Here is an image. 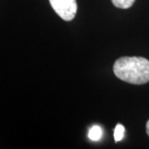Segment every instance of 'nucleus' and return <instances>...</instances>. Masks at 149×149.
Returning <instances> with one entry per match:
<instances>
[{"label":"nucleus","mask_w":149,"mask_h":149,"mask_svg":"<svg viewBox=\"0 0 149 149\" xmlns=\"http://www.w3.org/2000/svg\"><path fill=\"white\" fill-rule=\"evenodd\" d=\"M113 73L118 79L133 85L149 82V61L140 56H123L113 65Z\"/></svg>","instance_id":"nucleus-1"},{"label":"nucleus","mask_w":149,"mask_h":149,"mask_svg":"<svg viewBox=\"0 0 149 149\" xmlns=\"http://www.w3.org/2000/svg\"><path fill=\"white\" fill-rule=\"evenodd\" d=\"M102 133H103L102 128L98 125H95L90 129L89 133H88V137L92 141H98L101 139Z\"/></svg>","instance_id":"nucleus-3"},{"label":"nucleus","mask_w":149,"mask_h":149,"mask_svg":"<svg viewBox=\"0 0 149 149\" xmlns=\"http://www.w3.org/2000/svg\"><path fill=\"white\" fill-rule=\"evenodd\" d=\"M113 4L116 8H122V9H127L132 7L134 3L135 0H111Z\"/></svg>","instance_id":"nucleus-4"},{"label":"nucleus","mask_w":149,"mask_h":149,"mask_svg":"<svg viewBox=\"0 0 149 149\" xmlns=\"http://www.w3.org/2000/svg\"><path fill=\"white\" fill-rule=\"evenodd\" d=\"M124 133H125V128L123 126L122 124L118 123L116 127L114 128V133H113V137L115 139V142L117 143L118 141H121L123 137H124Z\"/></svg>","instance_id":"nucleus-5"},{"label":"nucleus","mask_w":149,"mask_h":149,"mask_svg":"<svg viewBox=\"0 0 149 149\" xmlns=\"http://www.w3.org/2000/svg\"><path fill=\"white\" fill-rule=\"evenodd\" d=\"M51 6L61 18L71 21L77 12L76 0H49Z\"/></svg>","instance_id":"nucleus-2"},{"label":"nucleus","mask_w":149,"mask_h":149,"mask_svg":"<svg viewBox=\"0 0 149 149\" xmlns=\"http://www.w3.org/2000/svg\"><path fill=\"white\" fill-rule=\"evenodd\" d=\"M146 130H147V133L149 136V120L147 122V125H146Z\"/></svg>","instance_id":"nucleus-6"}]
</instances>
